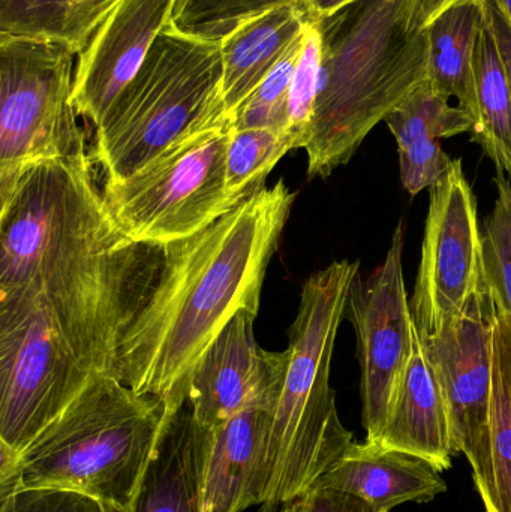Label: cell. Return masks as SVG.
I'll list each match as a JSON object with an SVG mask.
<instances>
[{
	"label": "cell",
	"mask_w": 511,
	"mask_h": 512,
	"mask_svg": "<svg viewBox=\"0 0 511 512\" xmlns=\"http://www.w3.org/2000/svg\"><path fill=\"white\" fill-rule=\"evenodd\" d=\"M93 375L35 300L0 294V445L21 453Z\"/></svg>",
	"instance_id": "9"
},
{
	"label": "cell",
	"mask_w": 511,
	"mask_h": 512,
	"mask_svg": "<svg viewBox=\"0 0 511 512\" xmlns=\"http://www.w3.org/2000/svg\"><path fill=\"white\" fill-rule=\"evenodd\" d=\"M462 2L467 0H416L413 11L414 29L425 32L438 15Z\"/></svg>",
	"instance_id": "33"
},
{
	"label": "cell",
	"mask_w": 511,
	"mask_h": 512,
	"mask_svg": "<svg viewBox=\"0 0 511 512\" xmlns=\"http://www.w3.org/2000/svg\"><path fill=\"white\" fill-rule=\"evenodd\" d=\"M359 271V261L342 259L303 283L288 334L287 372L270 429L263 512H275L311 492L356 442L339 418L330 369L348 292Z\"/></svg>",
	"instance_id": "5"
},
{
	"label": "cell",
	"mask_w": 511,
	"mask_h": 512,
	"mask_svg": "<svg viewBox=\"0 0 511 512\" xmlns=\"http://www.w3.org/2000/svg\"><path fill=\"white\" fill-rule=\"evenodd\" d=\"M303 35L305 30L269 75L258 84L257 89L231 114V128H269L287 132L288 99L297 60L303 47Z\"/></svg>",
	"instance_id": "27"
},
{
	"label": "cell",
	"mask_w": 511,
	"mask_h": 512,
	"mask_svg": "<svg viewBox=\"0 0 511 512\" xmlns=\"http://www.w3.org/2000/svg\"><path fill=\"white\" fill-rule=\"evenodd\" d=\"M0 512H104V505L68 490H18L0 499Z\"/></svg>",
	"instance_id": "30"
},
{
	"label": "cell",
	"mask_w": 511,
	"mask_h": 512,
	"mask_svg": "<svg viewBox=\"0 0 511 512\" xmlns=\"http://www.w3.org/2000/svg\"><path fill=\"white\" fill-rule=\"evenodd\" d=\"M495 318L497 295L483 264L464 309L422 339L446 403L453 442L473 475L482 471L488 454Z\"/></svg>",
	"instance_id": "11"
},
{
	"label": "cell",
	"mask_w": 511,
	"mask_h": 512,
	"mask_svg": "<svg viewBox=\"0 0 511 512\" xmlns=\"http://www.w3.org/2000/svg\"><path fill=\"white\" fill-rule=\"evenodd\" d=\"M231 117L224 102L122 180H102L114 224L135 242L168 246L189 239L239 207L227 188Z\"/></svg>",
	"instance_id": "7"
},
{
	"label": "cell",
	"mask_w": 511,
	"mask_h": 512,
	"mask_svg": "<svg viewBox=\"0 0 511 512\" xmlns=\"http://www.w3.org/2000/svg\"><path fill=\"white\" fill-rule=\"evenodd\" d=\"M272 421V412L252 408L213 429L204 471V512H243L263 505Z\"/></svg>",
	"instance_id": "16"
},
{
	"label": "cell",
	"mask_w": 511,
	"mask_h": 512,
	"mask_svg": "<svg viewBox=\"0 0 511 512\" xmlns=\"http://www.w3.org/2000/svg\"><path fill=\"white\" fill-rule=\"evenodd\" d=\"M62 42L0 33V203L35 165L86 155L74 57Z\"/></svg>",
	"instance_id": "8"
},
{
	"label": "cell",
	"mask_w": 511,
	"mask_h": 512,
	"mask_svg": "<svg viewBox=\"0 0 511 512\" xmlns=\"http://www.w3.org/2000/svg\"><path fill=\"white\" fill-rule=\"evenodd\" d=\"M416 0H354L318 20L321 71L308 176H332L369 132L428 78V32L413 27Z\"/></svg>",
	"instance_id": "3"
},
{
	"label": "cell",
	"mask_w": 511,
	"mask_h": 512,
	"mask_svg": "<svg viewBox=\"0 0 511 512\" xmlns=\"http://www.w3.org/2000/svg\"><path fill=\"white\" fill-rule=\"evenodd\" d=\"M378 444L422 457L444 472L458 456L437 376L417 334L413 354L399 385Z\"/></svg>",
	"instance_id": "19"
},
{
	"label": "cell",
	"mask_w": 511,
	"mask_h": 512,
	"mask_svg": "<svg viewBox=\"0 0 511 512\" xmlns=\"http://www.w3.org/2000/svg\"><path fill=\"white\" fill-rule=\"evenodd\" d=\"M497 201L482 230L486 273L504 309L511 313V182L497 171Z\"/></svg>",
	"instance_id": "29"
},
{
	"label": "cell",
	"mask_w": 511,
	"mask_h": 512,
	"mask_svg": "<svg viewBox=\"0 0 511 512\" xmlns=\"http://www.w3.org/2000/svg\"><path fill=\"white\" fill-rule=\"evenodd\" d=\"M404 237L401 221L383 264L366 279L357 274L345 307V318L357 336L363 426L369 442L383 433L419 334L405 288Z\"/></svg>",
	"instance_id": "10"
},
{
	"label": "cell",
	"mask_w": 511,
	"mask_h": 512,
	"mask_svg": "<svg viewBox=\"0 0 511 512\" xmlns=\"http://www.w3.org/2000/svg\"><path fill=\"white\" fill-rule=\"evenodd\" d=\"M306 23L302 0H294L245 21L222 39L221 96L230 117L302 35Z\"/></svg>",
	"instance_id": "20"
},
{
	"label": "cell",
	"mask_w": 511,
	"mask_h": 512,
	"mask_svg": "<svg viewBox=\"0 0 511 512\" xmlns=\"http://www.w3.org/2000/svg\"><path fill=\"white\" fill-rule=\"evenodd\" d=\"M354 0H302L308 20L318 21L335 14Z\"/></svg>",
	"instance_id": "34"
},
{
	"label": "cell",
	"mask_w": 511,
	"mask_h": 512,
	"mask_svg": "<svg viewBox=\"0 0 511 512\" xmlns=\"http://www.w3.org/2000/svg\"><path fill=\"white\" fill-rule=\"evenodd\" d=\"M282 512H302V504L300 501H296L294 504L287 505Z\"/></svg>",
	"instance_id": "36"
},
{
	"label": "cell",
	"mask_w": 511,
	"mask_h": 512,
	"mask_svg": "<svg viewBox=\"0 0 511 512\" xmlns=\"http://www.w3.org/2000/svg\"><path fill=\"white\" fill-rule=\"evenodd\" d=\"M474 483L486 512H511V313L498 298L488 454L482 471L474 475Z\"/></svg>",
	"instance_id": "21"
},
{
	"label": "cell",
	"mask_w": 511,
	"mask_h": 512,
	"mask_svg": "<svg viewBox=\"0 0 511 512\" xmlns=\"http://www.w3.org/2000/svg\"><path fill=\"white\" fill-rule=\"evenodd\" d=\"M174 0H120L99 24L74 72L78 116L95 128L140 71L159 33L170 24Z\"/></svg>",
	"instance_id": "14"
},
{
	"label": "cell",
	"mask_w": 511,
	"mask_h": 512,
	"mask_svg": "<svg viewBox=\"0 0 511 512\" xmlns=\"http://www.w3.org/2000/svg\"><path fill=\"white\" fill-rule=\"evenodd\" d=\"M294 0H174L170 26L186 35L221 42L237 26Z\"/></svg>",
	"instance_id": "26"
},
{
	"label": "cell",
	"mask_w": 511,
	"mask_h": 512,
	"mask_svg": "<svg viewBox=\"0 0 511 512\" xmlns=\"http://www.w3.org/2000/svg\"><path fill=\"white\" fill-rule=\"evenodd\" d=\"M474 77L479 122L471 131L473 141L494 161L497 171L509 174L511 182V87L486 9L477 39Z\"/></svg>",
	"instance_id": "23"
},
{
	"label": "cell",
	"mask_w": 511,
	"mask_h": 512,
	"mask_svg": "<svg viewBox=\"0 0 511 512\" xmlns=\"http://www.w3.org/2000/svg\"><path fill=\"white\" fill-rule=\"evenodd\" d=\"M164 261V246L114 224L89 153L29 168L0 203V294L35 300L95 375L116 378L120 346Z\"/></svg>",
	"instance_id": "1"
},
{
	"label": "cell",
	"mask_w": 511,
	"mask_h": 512,
	"mask_svg": "<svg viewBox=\"0 0 511 512\" xmlns=\"http://www.w3.org/2000/svg\"><path fill=\"white\" fill-rule=\"evenodd\" d=\"M299 501L302 512H377L356 496L320 487H315Z\"/></svg>",
	"instance_id": "31"
},
{
	"label": "cell",
	"mask_w": 511,
	"mask_h": 512,
	"mask_svg": "<svg viewBox=\"0 0 511 512\" xmlns=\"http://www.w3.org/2000/svg\"><path fill=\"white\" fill-rule=\"evenodd\" d=\"M291 150L293 143L285 131L231 128L225 171L231 197L243 203L263 191L273 168Z\"/></svg>",
	"instance_id": "25"
},
{
	"label": "cell",
	"mask_w": 511,
	"mask_h": 512,
	"mask_svg": "<svg viewBox=\"0 0 511 512\" xmlns=\"http://www.w3.org/2000/svg\"><path fill=\"white\" fill-rule=\"evenodd\" d=\"M497 3L501 6V9H503L504 14L509 18L511 24V0H497Z\"/></svg>",
	"instance_id": "35"
},
{
	"label": "cell",
	"mask_w": 511,
	"mask_h": 512,
	"mask_svg": "<svg viewBox=\"0 0 511 512\" xmlns=\"http://www.w3.org/2000/svg\"><path fill=\"white\" fill-rule=\"evenodd\" d=\"M321 71V32L317 21L308 20L303 47L297 60L288 99L287 134L293 149H305L311 137Z\"/></svg>",
	"instance_id": "28"
},
{
	"label": "cell",
	"mask_w": 511,
	"mask_h": 512,
	"mask_svg": "<svg viewBox=\"0 0 511 512\" xmlns=\"http://www.w3.org/2000/svg\"><path fill=\"white\" fill-rule=\"evenodd\" d=\"M258 313L242 312L219 333L192 372L188 402L198 423L216 429L246 409L275 414L287 372V352L255 342Z\"/></svg>",
	"instance_id": "13"
},
{
	"label": "cell",
	"mask_w": 511,
	"mask_h": 512,
	"mask_svg": "<svg viewBox=\"0 0 511 512\" xmlns=\"http://www.w3.org/2000/svg\"><path fill=\"white\" fill-rule=\"evenodd\" d=\"M486 15L497 38L498 48L503 56L511 87V24L497 0H485Z\"/></svg>",
	"instance_id": "32"
},
{
	"label": "cell",
	"mask_w": 511,
	"mask_h": 512,
	"mask_svg": "<svg viewBox=\"0 0 511 512\" xmlns=\"http://www.w3.org/2000/svg\"><path fill=\"white\" fill-rule=\"evenodd\" d=\"M294 200L279 180L201 233L165 246L158 285L120 346V382L167 411L185 403L213 340L239 313H258Z\"/></svg>",
	"instance_id": "2"
},
{
	"label": "cell",
	"mask_w": 511,
	"mask_h": 512,
	"mask_svg": "<svg viewBox=\"0 0 511 512\" xmlns=\"http://www.w3.org/2000/svg\"><path fill=\"white\" fill-rule=\"evenodd\" d=\"M483 12L485 0H467L438 15L426 29L428 80L450 98L458 99L459 107L473 117L474 128L479 122L474 56Z\"/></svg>",
	"instance_id": "22"
},
{
	"label": "cell",
	"mask_w": 511,
	"mask_h": 512,
	"mask_svg": "<svg viewBox=\"0 0 511 512\" xmlns=\"http://www.w3.org/2000/svg\"><path fill=\"white\" fill-rule=\"evenodd\" d=\"M104 512H128L120 510V508L111 507V505H104Z\"/></svg>",
	"instance_id": "37"
},
{
	"label": "cell",
	"mask_w": 511,
	"mask_h": 512,
	"mask_svg": "<svg viewBox=\"0 0 511 512\" xmlns=\"http://www.w3.org/2000/svg\"><path fill=\"white\" fill-rule=\"evenodd\" d=\"M212 436V429L198 423L188 399L167 411L128 512H204Z\"/></svg>",
	"instance_id": "15"
},
{
	"label": "cell",
	"mask_w": 511,
	"mask_h": 512,
	"mask_svg": "<svg viewBox=\"0 0 511 512\" xmlns=\"http://www.w3.org/2000/svg\"><path fill=\"white\" fill-rule=\"evenodd\" d=\"M165 414L156 397L93 375L21 453L0 445V499L18 490H68L128 511Z\"/></svg>",
	"instance_id": "4"
},
{
	"label": "cell",
	"mask_w": 511,
	"mask_h": 512,
	"mask_svg": "<svg viewBox=\"0 0 511 512\" xmlns=\"http://www.w3.org/2000/svg\"><path fill=\"white\" fill-rule=\"evenodd\" d=\"M449 101L426 78L384 120L398 143L401 182L411 197L431 189L452 167L441 140L473 131V117Z\"/></svg>",
	"instance_id": "18"
},
{
	"label": "cell",
	"mask_w": 511,
	"mask_h": 512,
	"mask_svg": "<svg viewBox=\"0 0 511 512\" xmlns=\"http://www.w3.org/2000/svg\"><path fill=\"white\" fill-rule=\"evenodd\" d=\"M120 0H0V33L51 39L81 53Z\"/></svg>",
	"instance_id": "24"
},
{
	"label": "cell",
	"mask_w": 511,
	"mask_h": 512,
	"mask_svg": "<svg viewBox=\"0 0 511 512\" xmlns=\"http://www.w3.org/2000/svg\"><path fill=\"white\" fill-rule=\"evenodd\" d=\"M315 487L356 496L377 512L408 502L428 504L447 492L441 471L428 460L369 441L353 442Z\"/></svg>",
	"instance_id": "17"
},
{
	"label": "cell",
	"mask_w": 511,
	"mask_h": 512,
	"mask_svg": "<svg viewBox=\"0 0 511 512\" xmlns=\"http://www.w3.org/2000/svg\"><path fill=\"white\" fill-rule=\"evenodd\" d=\"M221 42L168 24L105 114L89 155L102 180L137 173L222 101Z\"/></svg>",
	"instance_id": "6"
},
{
	"label": "cell",
	"mask_w": 511,
	"mask_h": 512,
	"mask_svg": "<svg viewBox=\"0 0 511 512\" xmlns=\"http://www.w3.org/2000/svg\"><path fill=\"white\" fill-rule=\"evenodd\" d=\"M483 270L477 201L459 159L431 188L411 312L420 339L464 309Z\"/></svg>",
	"instance_id": "12"
}]
</instances>
